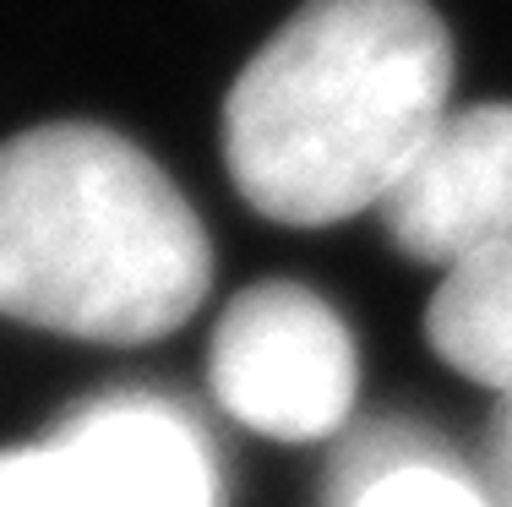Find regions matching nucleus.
<instances>
[{"mask_svg":"<svg viewBox=\"0 0 512 507\" xmlns=\"http://www.w3.org/2000/svg\"><path fill=\"white\" fill-rule=\"evenodd\" d=\"M453 39L425 0H311L224 99V159L262 219L322 229L382 208L442 126Z\"/></svg>","mask_w":512,"mask_h":507,"instance_id":"obj_1","label":"nucleus"},{"mask_svg":"<svg viewBox=\"0 0 512 507\" xmlns=\"http://www.w3.org/2000/svg\"><path fill=\"white\" fill-rule=\"evenodd\" d=\"M207 235L180 186L104 126L0 148V317L93 344H148L202 306Z\"/></svg>","mask_w":512,"mask_h":507,"instance_id":"obj_2","label":"nucleus"},{"mask_svg":"<svg viewBox=\"0 0 512 507\" xmlns=\"http://www.w3.org/2000/svg\"><path fill=\"white\" fill-rule=\"evenodd\" d=\"M218 404L273 442H316L355 404V338L306 284L267 279L229 300L207 360Z\"/></svg>","mask_w":512,"mask_h":507,"instance_id":"obj_3","label":"nucleus"},{"mask_svg":"<svg viewBox=\"0 0 512 507\" xmlns=\"http://www.w3.org/2000/svg\"><path fill=\"white\" fill-rule=\"evenodd\" d=\"M0 507H218L202 437L153 398H109L0 453Z\"/></svg>","mask_w":512,"mask_h":507,"instance_id":"obj_4","label":"nucleus"},{"mask_svg":"<svg viewBox=\"0 0 512 507\" xmlns=\"http://www.w3.org/2000/svg\"><path fill=\"white\" fill-rule=\"evenodd\" d=\"M382 224L398 251L453 268L469 251L512 235V104L447 115L398 186L382 197Z\"/></svg>","mask_w":512,"mask_h":507,"instance_id":"obj_5","label":"nucleus"},{"mask_svg":"<svg viewBox=\"0 0 512 507\" xmlns=\"http://www.w3.org/2000/svg\"><path fill=\"white\" fill-rule=\"evenodd\" d=\"M425 338L458 377L512 393V235L442 273L425 306Z\"/></svg>","mask_w":512,"mask_h":507,"instance_id":"obj_6","label":"nucleus"},{"mask_svg":"<svg viewBox=\"0 0 512 507\" xmlns=\"http://www.w3.org/2000/svg\"><path fill=\"white\" fill-rule=\"evenodd\" d=\"M327 507H491L442 464L431 437L409 426H376L338 458Z\"/></svg>","mask_w":512,"mask_h":507,"instance_id":"obj_7","label":"nucleus"},{"mask_svg":"<svg viewBox=\"0 0 512 507\" xmlns=\"http://www.w3.org/2000/svg\"><path fill=\"white\" fill-rule=\"evenodd\" d=\"M485 469H491L496 502L512 507V393L496 404L491 415V442H485Z\"/></svg>","mask_w":512,"mask_h":507,"instance_id":"obj_8","label":"nucleus"}]
</instances>
